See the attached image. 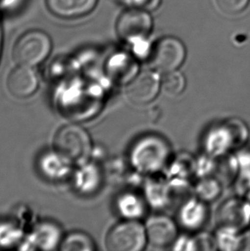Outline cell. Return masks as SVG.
<instances>
[{
	"instance_id": "obj_12",
	"label": "cell",
	"mask_w": 250,
	"mask_h": 251,
	"mask_svg": "<svg viewBox=\"0 0 250 251\" xmlns=\"http://www.w3.org/2000/svg\"><path fill=\"white\" fill-rule=\"evenodd\" d=\"M95 249L92 238L81 231H74L67 235L60 245V250L64 251H91Z\"/></svg>"
},
{
	"instance_id": "obj_3",
	"label": "cell",
	"mask_w": 250,
	"mask_h": 251,
	"mask_svg": "<svg viewBox=\"0 0 250 251\" xmlns=\"http://www.w3.org/2000/svg\"><path fill=\"white\" fill-rule=\"evenodd\" d=\"M148 240L143 226L134 221L121 222L111 229L105 239L109 251H142Z\"/></svg>"
},
{
	"instance_id": "obj_10",
	"label": "cell",
	"mask_w": 250,
	"mask_h": 251,
	"mask_svg": "<svg viewBox=\"0 0 250 251\" xmlns=\"http://www.w3.org/2000/svg\"><path fill=\"white\" fill-rule=\"evenodd\" d=\"M72 162L57 151L47 152L40 158L39 168L42 175L51 181L66 178L71 173Z\"/></svg>"
},
{
	"instance_id": "obj_8",
	"label": "cell",
	"mask_w": 250,
	"mask_h": 251,
	"mask_svg": "<svg viewBox=\"0 0 250 251\" xmlns=\"http://www.w3.org/2000/svg\"><path fill=\"white\" fill-rule=\"evenodd\" d=\"M37 75L34 68L16 65L7 76L6 86L10 95L16 98H27L37 90Z\"/></svg>"
},
{
	"instance_id": "obj_7",
	"label": "cell",
	"mask_w": 250,
	"mask_h": 251,
	"mask_svg": "<svg viewBox=\"0 0 250 251\" xmlns=\"http://www.w3.org/2000/svg\"><path fill=\"white\" fill-rule=\"evenodd\" d=\"M160 88L161 82L155 73L141 72L127 87V95L133 103L144 105L156 98Z\"/></svg>"
},
{
	"instance_id": "obj_17",
	"label": "cell",
	"mask_w": 250,
	"mask_h": 251,
	"mask_svg": "<svg viewBox=\"0 0 250 251\" xmlns=\"http://www.w3.org/2000/svg\"><path fill=\"white\" fill-rule=\"evenodd\" d=\"M134 7L146 11H152L159 6L161 0H131Z\"/></svg>"
},
{
	"instance_id": "obj_14",
	"label": "cell",
	"mask_w": 250,
	"mask_h": 251,
	"mask_svg": "<svg viewBox=\"0 0 250 251\" xmlns=\"http://www.w3.org/2000/svg\"><path fill=\"white\" fill-rule=\"evenodd\" d=\"M186 87L184 75L177 72H168L161 80V88L166 95L177 96L181 95Z\"/></svg>"
},
{
	"instance_id": "obj_19",
	"label": "cell",
	"mask_w": 250,
	"mask_h": 251,
	"mask_svg": "<svg viewBox=\"0 0 250 251\" xmlns=\"http://www.w3.org/2000/svg\"><path fill=\"white\" fill-rule=\"evenodd\" d=\"M3 31L2 24L0 23V61H1V57H2V51H3Z\"/></svg>"
},
{
	"instance_id": "obj_16",
	"label": "cell",
	"mask_w": 250,
	"mask_h": 251,
	"mask_svg": "<svg viewBox=\"0 0 250 251\" xmlns=\"http://www.w3.org/2000/svg\"><path fill=\"white\" fill-rule=\"evenodd\" d=\"M215 245L213 238L208 236L200 235L193 243V250H214Z\"/></svg>"
},
{
	"instance_id": "obj_13",
	"label": "cell",
	"mask_w": 250,
	"mask_h": 251,
	"mask_svg": "<svg viewBox=\"0 0 250 251\" xmlns=\"http://www.w3.org/2000/svg\"><path fill=\"white\" fill-rule=\"evenodd\" d=\"M60 237V231L54 225H42L34 234V240L37 245L44 250H51L57 245Z\"/></svg>"
},
{
	"instance_id": "obj_15",
	"label": "cell",
	"mask_w": 250,
	"mask_h": 251,
	"mask_svg": "<svg viewBox=\"0 0 250 251\" xmlns=\"http://www.w3.org/2000/svg\"><path fill=\"white\" fill-rule=\"evenodd\" d=\"M250 3V0H217V4L224 13L236 15L243 12Z\"/></svg>"
},
{
	"instance_id": "obj_4",
	"label": "cell",
	"mask_w": 250,
	"mask_h": 251,
	"mask_svg": "<svg viewBox=\"0 0 250 251\" xmlns=\"http://www.w3.org/2000/svg\"><path fill=\"white\" fill-rule=\"evenodd\" d=\"M152 19L149 11L134 7L123 11L116 23V32L120 40L138 42L149 36L152 29Z\"/></svg>"
},
{
	"instance_id": "obj_18",
	"label": "cell",
	"mask_w": 250,
	"mask_h": 251,
	"mask_svg": "<svg viewBox=\"0 0 250 251\" xmlns=\"http://www.w3.org/2000/svg\"><path fill=\"white\" fill-rule=\"evenodd\" d=\"M240 251H250V231H248L240 238Z\"/></svg>"
},
{
	"instance_id": "obj_9",
	"label": "cell",
	"mask_w": 250,
	"mask_h": 251,
	"mask_svg": "<svg viewBox=\"0 0 250 251\" xmlns=\"http://www.w3.org/2000/svg\"><path fill=\"white\" fill-rule=\"evenodd\" d=\"M146 232L149 243L158 248L172 245L177 234L174 222L166 216L151 218L147 224Z\"/></svg>"
},
{
	"instance_id": "obj_5",
	"label": "cell",
	"mask_w": 250,
	"mask_h": 251,
	"mask_svg": "<svg viewBox=\"0 0 250 251\" xmlns=\"http://www.w3.org/2000/svg\"><path fill=\"white\" fill-rule=\"evenodd\" d=\"M186 58V48L178 38L166 36L156 42L152 54V63L159 72H174L183 65Z\"/></svg>"
},
{
	"instance_id": "obj_6",
	"label": "cell",
	"mask_w": 250,
	"mask_h": 251,
	"mask_svg": "<svg viewBox=\"0 0 250 251\" xmlns=\"http://www.w3.org/2000/svg\"><path fill=\"white\" fill-rule=\"evenodd\" d=\"M99 0H44L45 7L52 17L60 20L75 21L94 12Z\"/></svg>"
},
{
	"instance_id": "obj_11",
	"label": "cell",
	"mask_w": 250,
	"mask_h": 251,
	"mask_svg": "<svg viewBox=\"0 0 250 251\" xmlns=\"http://www.w3.org/2000/svg\"><path fill=\"white\" fill-rule=\"evenodd\" d=\"M101 180L98 168L92 164H84L75 173V186L82 194L93 193Z\"/></svg>"
},
{
	"instance_id": "obj_1",
	"label": "cell",
	"mask_w": 250,
	"mask_h": 251,
	"mask_svg": "<svg viewBox=\"0 0 250 251\" xmlns=\"http://www.w3.org/2000/svg\"><path fill=\"white\" fill-rule=\"evenodd\" d=\"M52 40L47 31L33 27L24 31L14 42L11 56L16 65L34 68L48 59L52 51Z\"/></svg>"
},
{
	"instance_id": "obj_2",
	"label": "cell",
	"mask_w": 250,
	"mask_h": 251,
	"mask_svg": "<svg viewBox=\"0 0 250 251\" xmlns=\"http://www.w3.org/2000/svg\"><path fill=\"white\" fill-rule=\"evenodd\" d=\"M55 151L75 162L88 160L92 151V141L89 134L81 126L67 125L62 126L53 139Z\"/></svg>"
}]
</instances>
